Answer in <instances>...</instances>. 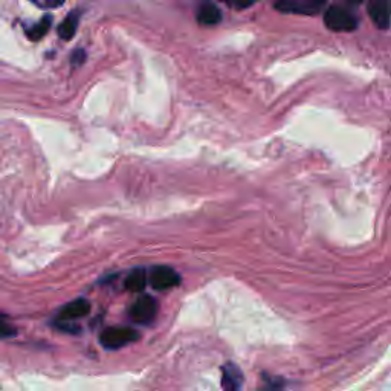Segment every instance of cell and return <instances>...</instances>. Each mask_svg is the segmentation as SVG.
Listing matches in <instances>:
<instances>
[{
	"label": "cell",
	"instance_id": "cell-1",
	"mask_svg": "<svg viewBox=\"0 0 391 391\" xmlns=\"http://www.w3.org/2000/svg\"><path fill=\"white\" fill-rule=\"evenodd\" d=\"M357 17L346 6L333 5L324 13V24L335 32H352L357 28Z\"/></svg>",
	"mask_w": 391,
	"mask_h": 391
},
{
	"label": "cell",
	"instance_id": "cell-2",
	"mask_svg": "<svg viewBox=\"0 0 391 391\" xmlns=\"http://www.w3.org/2000/svg\"><path fill=\"white\" fill-rule=\"evenodd\" d=\"M140 339V333L132 327H109L103 330L100 342L104 348L118 350Z\"/></svg>",
	"mask_w": 391,
	"mask_h": 391
},
{
	"label": "cell",
	"instance_id": "cell-3",
	"mask_svg": "<svg viewBox=\"0 0 391 391\" xmlns=\"http://www.w3.org/2000/svg\"><path fill=\"white\" fill-rule=\"evenodd\" d=\"M128 315L138 324H150L158 315V301L150 295H141L130 306Z\"/></svg>",
	"mask_w": 391,
	"mask_h": 391
},
{
	"label": "cell",
	"instance_id": "cell-4",
	"mask_svg": "<svg viewBox=\"0 0 391 391\" xmlns=\"http://www.w3.org/2000/svg\"><path fill=\"white\" fill-rule=\"evenodd\" d=\"M275 10L284 14L316 15L324 10V2L321 0H283L275 3Z\"/></svg>",
	"mask_w": 391,
	"mask_h": 391
},
{
	"label": "cell",
	"instance_id": "cell-5",
	"mask_svg": "<svg viewBox=\"0 0 391 391\" xmlns=\"http://www.w3.org/2000/svg\"><path fill=\"white\" fill-rule=\"evenodd\" d=\"M149 283L154 290H167L181 283V275L173 267L156 266L149 274Z\"/></svg>",
	"mask_w": 391,
	"mask_h": 391
},
{
	"label": "cell",
	"instance_id": "cell-6",
	"mask_svg": "<svg viewBox=\"0 0 391 391\" xmlns=\"http://www.w3.org/2000/svg\"><path fill=\"white\" fill-rule=\"evenodd\" d=\"M89 312H91V303H89L86 298H77L61 309L59 313V320L64 323L80 320V318L87 316Z\"/></svg>",
	"mask_w": 391,
	"mask_h": 391
},
{
	"label": "cell",
	"instance_id": "cell-7",
	"mask_svg": "<svg viewBox=\"0 0 391 391\" xmlns=\"http://www.w3.org/2000/svg\"><path fill=\"white\" fill-rule=\"evenodd\" d=\"M243 385V373L237 365L228 362L222 367V388L223 391H240Z\"/></svg>",
	"mask_w": 391,
	"mask_h": 391
},
{
	"label": "cell",
	"instance_id": "cell-8",
	"mask_svg": "<svg viewBox=\"0 0 391 391\" xmlns=\"http://www.w3.org/2000/svg\"><path fill=\"white\" fill-rule=\"evenodd\" d=\"M371 20L376 23L379 29H387L391 23V10L385 2H371L367 6Z\"/></svg>",
	"mask_w": 391,
	"mask_h": 391
},
{
	"label": "cell",
	"instance_id": "cell-9",
	"mask_svg": "<svg viewBox=\"0 0 391 391\" xmlns=\"http://www.w3.org/2000/svg\"><path fill=\"white\" fill-rule=\"evenodd\" d=\"M196 19L203 27H216V24L222 22V11L214 3H203L198 8Z\"/></svg>",
	"mask_w": 391,
	"mask_h": 391
},
{
	"label": "cell",
	"instance_id": "cell-10",
	"mask_svg": "<svg viewBox=\"0 0 391 391\" xmlns=\"http://www.w3.org/2000/svg\"><path fill=\"white\" fill-rule=\"evenodd\" d=\"M147 281H149V275H147L145 269L136 267L127 275V279L124 281V286L130 292H141V290L145 289Z\"/></svg>",
	"mask_w": 391,
	"mask_h": 391
},
{
	"label": "cell",
	"instance_id": "cell-11",
	"mask_svg": "<svg viewBox=\"0 0 391 391\" xmlns=\"http://www.w3.org/2000/svg\"><path fill=\"white\" fill-rule=\"evenodd\" d=\"M80 24V11H71L59 27V36L63 40H71L77 34Z\"/></svg>",
	"mask_w": 391,
	"mask_h": 391
},
{
	"label": "cell",
	"instance_id": "cell-12",
	"mask_svg": "<svg viewBox=\"0 0 391 391\" xmlns=\"http://www.w3.org/2000/svg\"><path fill=\"white\" fill-rule=\"evenodd\" d=\"M51 23H52V19L49 17V15H45V17L37 22L34 27L27 29V34L31 40H40V38H43L46 34H47V31L49 28H51Z\"/></svg>",
	"mask_w": 391,
	"mask_h": 391
},
{
	"label": "cell",
	"instance_id": "cell-13",
	"mask_svg": "<svg viewBox=\"0 0 391 391\" xmlns=\"http://www.w3.org/2000/svg\"><path fill=\"white\" fill-rule=\"evenodd\" d=\"M15 335H17V330L6 321V318L2 313H0V339L13 338Z\"/></svg>",
	"mask_w": 391,
	"mask_h": 391
},
{
	"label": "cell",
	"instance_id": "cell-14",
	"mask_svg": "<svg viewBox=\"0 0 391 391\" xmlns=\"http://www.w3.org/2000/svg\"><path fill=\"white\" fill-rule=\"evenodd\" d=\"M71 61H72V66L73 68L81 66V64L86 61V51H84V49L78 47L77 51H73V54L71 55Z\"/></svg>",
	"mask_w": 391,
	"mask_h": 391
},
{
	"label": "cell",
	"instance_id": "cell-15",
	"mask_svg": "<svg viewBox=\"0 0 391 391\" xmlns=\"http://www.w3.org/2000/svg\"><path fill=\"white\" fill-rule=\"evenodd\" d=\"M34 5H37L38 8H42V10H52V8L61 6L63 2H60V0H55V2H52V0H46V2H42V0H37V2H34Z\"/></svg>",
	"mask_w": 391,
	"mask_h": 391
},
{
	"label": "cell",
	"instance_id": "cell-16",
	"mask_svg": "<svg viewBox=\"0 0 391 391\" xmlns=\"http://www.w3.org/2000/svg\"><path fill=\"white\" fill-rule=\"evenodd\" d=\"M281 387H283V385H281V382H279L276 379H272L271 382H269V384H266L265 388L258 390V391H280Z\"/></svg>",
	"mask_w": 391,
	"mask_h": 391
},
{
	"label": "cell",
	"instance_id": "cell-17",
	"mask_svg": "<svg viewBox=\"0 0 391 391\" xmlns=\"http://www.w3.org/2000/svg\"><path fill=\"white\" fill-rule=\"evenodd\" d=\"M59 327H60V329H66V325L60 323ZM68 329H69V332H78V327H68Z\"/></svg>",
	"mask_w": 391,
	"mask_h": 391
}]
</instances>
